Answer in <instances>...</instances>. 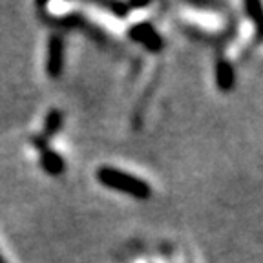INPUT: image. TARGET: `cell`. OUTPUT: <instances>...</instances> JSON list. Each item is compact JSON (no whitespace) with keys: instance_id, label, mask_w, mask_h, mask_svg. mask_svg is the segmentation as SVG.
<instances>
[{"instance_id":"7a4b0ae2","label":"cell","mask_w":263,"mask_h":263,"mask_svg":"<svg viewBox=\"0 0 263 263\" xmlns=\"http://www.w3.org/2000/svg\"><path fill=\"white\" fill-rule=\"evenodd\" d=\"M128 39L137 44L143 46L146 51L150 53H159L164 49V37L156 29V26L152 22L143 21V22H136L132 24L126 31Z\"/></svg>"},{"instance_id":"277c9868","label":"cell","mask_w":263,"mask_h":263,"mask_svg":"<svg viewBox=\"0 0 263 263\" xmlns=\"http://www.w3.org/2000/svg\"><path fill=\"white\" fill-rule=\"evenodd\" d=\"M214 82L221 93H230L236 86V71L229 59L218 57L214 62Z\"/></svg>"},{"instance_id":"52a82bcc","label":"cell","mask_w":263,"mask_h":263,"mask_svg":"<svg viewBox=\"0 0 263 263\" xmlns=\"http://www.w3.org/2000/svg\"><path fill=\"white\" fill-rule=\"evenodd\" d=\"M243 9H245L247 16H249V18L256 24L258 33H259V26H261V4L256 2V0H249V2L243 4Z\"/></svg>"},{"instance_id":"8992f818","label":"cell","mask_w":263,"mask_h":263,"mask_svg":"<svg viewBox=\"0 0 263 263\" xmlns=\"http://www.w3.org/2000/svg\"><path fill=\"white\" fill-rule=\"evenodd\" d=\"M62 124H64V114L59 108H51L44 117V126H42L41 136H44L49 141L51 137H55L61 132Z\"/></svg>"},{"instance_id":"5b68a950","label":"cell","mask_w":263,"mask_h":263,"mask_svg":"<svg viewBox=\"0 0 263 263\" xmlns=\"http://www.w3.org/2000/svg\"><path fill=\"white\" fill-rule=\"evenodd\" d=\"M39 164H41V168L51 177L62 176L66 170L64 157L59 152H55V150H51V148H46V150L39 152Z\"/></svg>"},{"instance_id":"ba28073f","label":"cell","mask_w":263,"mask_h":263,"mask_svg":"<svg viewBox=\"0 0 263 263\" xmlns=\"http://www.w3.org/2000/svg\"><path fill=\"white\" fill-rule=\"evenodd\" d=\"M103 8L111 11V15L117 18H126L130 13V4H126V2H106V4H103Z\"/></svg>"},{"instance_id":"3957f363","label":"cell","mask_w":263,"mask_h":263,"mask_svg":"<svg viewBox=\"0 0 263 263\" xmlns=\"http://www.w3.org/2000/svg\"><path fill=\"white\" fill-rule=\"evenodd\" d=\"M64 62H66V44L62 35L53 33L51 37L48 39V49H46V73L49 79H57L62 77V71H64Z\"/></svg>"},{"instance_id":"6da1fadb","label":"cell","mask_w":263,"mask_h":263,"mask_svg":"<svg viewBox=\"0 0 263 263\" xmlns=\"http://www.w3.org/2000/svg\"><path fill=\"white\" fill-rule=\"evenodd\" d=\"M95 177L103 186L114 190V192L124 194L139 201H146L152 196V186L150 183L126 170L115 168V166H101L95 172Z\"/></svg>"},{"instance_id":"30bf717a","label":"cell","mask_w":263,"mask_h":263,"mask_svg":"<svg viewBox=\"0 0 263 263\" xmlns=\"http://www.w3.org/2000/svg\"><path fill=\"white\" fill-rule=\"evenodd\" d=\"M0 263H8V261H6L4 256H2V252H0Z\"/></svg>"},{"instance_id":"9c48e42d","label":"cell","mask_w":263,"mask_h":263,"mask_svg":"<svg viewBox=\"0 0 263 263\" xmlns=\"http://www.w3.org/2000/svg\"><path fill=\"white\" fill-rule=\"evenodd\" d=\"M29 141H31L33 148H35L37 152H42V150H46V148H49V141L46 139L44 136H41V134H39V136H33Z\"/></svg>"}]
</instances>
